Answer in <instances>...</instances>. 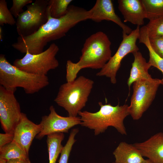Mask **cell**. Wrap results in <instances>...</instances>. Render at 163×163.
<instances>
[{"instance_id": "cell-10", "label": "cell", "mask_w": 163, "mask_h": 163, "mask_svg": "<svg viewBox=\"0 0 163 163\" xmlns=\"http://www.w3.org/2000/svg\"><path fill=\"white\" fill-rule=\"evenodd\" d=\"M14 92L0 86V121L5 133L14 134L22 115Z\"/></svg>"}, {"instance_id": "cell-23", "label": "cell", "mask_w": 163, "mask_h": 163, "mask_svg": "<svg viewBox=\"0 0 163 163\" xmlns=\"http://www.w3.org/2000/svg\"><path fill=\"white\" fill-rule=\"evenodd\" d=\"M145 26L149 39L163 37V17L149 20Z\"/></svg>"}, {"instance_id": "cell-33", "label": "cell", "mask_w": 163, "mask_h": 163, "mask_svg": "<svg viewBox=\"0 0 163 163\" xmlns=\"http://www.w3.org/2000/svg\"><path fill=\"white\" fill-rule=\"evenodd\" d=\"M111 163H116L114 162H113Z\"/></svg>"}, {"instance_id": "cell-3", "label": "cell", "mask_w": 163, "mask_h": 163, "mask_svg": "<svg viewBox=\"0 0 163 163\" xmlns=\"http://www.w3.org/2000/svg\"><path fill=\"white\" fill-rule=\"evenodd\" d=\"M98 104L100 109L96 112L86 110L79 112L81 126L94 130L95 136L104 133L109 126L113 127L121 134L126 135L124 120L129 115V106L126 104L120 106L118 104L113 106L110 104H104L101 102Z\"/></svg>"}, {"instance_id": "cell-15", "label": "cell", "mask_w": 163, "mask_h": 163, "mask_svg": "<svg viewBox=\"0 0 163 163\" xmlns=\"http://www.w3.org/2000/svg\"><path fill=\"white\" fill-rule=\"evenodd\" d=\"M117 2L124 22L139 26L144 25L146 13L142 0H118Z\"/></svg>"}, {"instance_id": "cell-28", "label": "cell", "mask_w": 163, "mask_h": 163, "mask_svg": "<svg viewBox=\"0 0 163 163\" xmlns=\"http://www.w3.org/2000/svg\"><path fill=\"white\" fill-rule=\"evenodd\" d=\"M14 134L5 133H0V149L13 141Z\"/></svg>"}, {"instance_id": "cell-25", "label": "cell", "mask_w": 163, "mask_h": 163, "mask_svg": "<svg viewBox=\"0 0 163 163\" xmlns=\"http://www.w3.org/2000/svg\"><path fill=\"white\" fill-rule=\"evenodd\" d=\"M16 21L8 8L7 2L5 0H0V25L4 24L13 25L16 24Z\"/></svg>"}, {"instance_id": "cell-2", "label": "cell", "mask_w": 163, "mask_h": 163, "mask_svg": "<svg viewBox=\"0 0 163 163\" xmlns=\"http://www.w3.org/2000/svg\"><path fill=\"white\" fill-rule=\"evenodd\" d=\"M111 42L107 36L100 31L90 36L85 40L79 60L74 63L67 61L66 78L67 82L75 80L79 72L86 68L101 69L112 57Z\"/></svg>"}, {"instance_id": "cell-24", "label": "cell", "mask_w": 163, "mask_h": 163, "mask_svg": "<svg viewBox=\"0 0 163 163\" xmlns=\"http://www.w3.org/2000/svg\"><path fill=\"white\" fill-rule=\"evenodd\" d=\"M78 131V128H74L71 130L68 140L60 153L59 163H68L72 146L76 141L75 137Z\"/></svg>"}, {"instance_id": "cell-32", "label": "cell", "mask_w": 163, "mask_h": 163, "mask_svg": "<svg viewBox=\"0 0 163 163\" xmlns=\"http://www.w3.org/2000/svg\"><path fill=\"white\" fill-rule=\"evenodd\" d=\"M0 163H6V161L3 159H0Z\"/></svg>"}, {"instance_id": "cell-20", "label": "cell", "mask_w": 163, "mask_h": 163, "mask_svg": "<svg viewBox=\"0 0 163 163\" xmlns=\"http://www.w3.org/2000/svg\"><path fill=\"white\" fill-rule=\"evenodd\" d=\"M28 158V154L13 141L0 149V159L6 161L12 159Z\"/></svg>"}, {"instance_id": "cell-7", "label": "cell", "mask_w": 163, "mask_h": 163, "mask_svg": "<svg viewBox=\"0 0 163 163\" xmlns=\"http://www.w3.org/2000/svg\"><path fill=\"white\" fill-rule=\"evenodd\" d=\"M160 79H142L133 83V92L128 106L129 115L135 120L140 119L154 100Z\"/></svg>"}, {"instance_id": "cell-31", "label": "cell", "mask_w": 163, "mask_h": 163, "mask_svg": "<svg viewBox=\"0 0 163 163\" xmlns=\"http://www.w3.org/2000/svg\"><path fill=\"white\" fill-rule=\"evenodd\" d=\"M2 39V30L1 26L0 27V40H1Z\"/></svg>"}, {"instance_id": "cell-5", "label": "cell", "mask_w": 163, "mask_h": 163, "mask_svg": "<svg viewBox=\"0 0 163 163\" xmlns=\"http://www.w3.org/2000/svg\"><path fill=\"white\" fill-rule=\"evenodd\" d=\"M94 84L92 80L80 76L62 85L54 101L67 111L68 116L77 117L85 106Z\"/></svg>"}, {"instance_id": "cell-19", "label": "cell", "mask_w": 163, "mask_h": 163, "mask_svg": "<svg viewBox=\"0 0 163 163\" xmlns=\"http://www.w3.org/2000/svg\"><path fill=\"white\" fill-rule=\"evenodd\" d=\"M63 133H56L47 136L46 143L49 153V163H56L63 146L62 142L64 139Z\"/></svg>"}, {"instance_id": "cell-14", "label": "cell", "mask_w": 163, "mask_h": 163, "mask_svg": "<svg viewBox=\"0 0 163 163\" xmlns=\"http://www.w3.org/2000/svg\"><path fill=\"white\" fill-rule=\"evenodd\" d=\"M133 145L143 157L153 163H163V133H158L143 142Z\"/></svg>"}, {"instance_id": "cell-30", "label": "cell", "mask_w": 163, "mask_h": 163, "mask_svg": "<svg viewBox=\"0 0 163 163\" xmlns=\"http://www.w3.org/2000/svg\"><path fill=\"white\" fill-rule=\"evenodd\" d=\"M141 163H153L149 159H145Z\"/></svg>"}, {"instance_id": "cell-1", "label": "cell", "mask_w": 163, "mask_h": 163, "mask_svg": "<svg viewBox=\"0 0 163 163\" xmlns=\"http://www.w3.org/2000/svg\"><path fill=\"white\" fill-rule=\"evenodd\" d=\"M89 11L69 5L66 14L59 18L50 15L47 22L36 32L26 36H19L12 47L22 53L27 51L36 54L43 51L47 43L64 36L69 30L79 22L90 19Z\"/></svg>"}, {"instance_id": "cell-6", "label": "cell", "mask_w": 163, "mask_h": 163, "mask_svg": "<svg viewBox=\"0 0 163 163\" xmlns=\"http://www.w3.org/2000/svg\"><path fill=\"white\" fill-rule=\"evenodd\" d=\"M59 50L58 46L53 43L39 54H33L27 51L23 57L16 59L13 65L29 73L47 75L49 71L56 69L59 66V62L56 57Z\"/></svg>"}, {"instance_id": "cell-21", "label": "cell", "mask_w": 163, "mask_h": 163, "mask_svg": "<svg viewBox=\"0 0 163 163\" xmlns=\"http://www.w3.org/2000/svg\"><path fill=\"white\" fill-rule=\"evenodd\" d=\"M146 18L150 20L163 17V0H142Z\"/></svg>"}, {"instance_id": "cell-8", "label": "cell", "mask_w": 163, "mask_h": 163, "mask_svg": "<svg viewBox=\"0 0 163 163\" xmlns=\"http://www.w3.org/2000/svg\"><path fill=\"white\" fill-rule=\"evenodd\" d=\"M49 0H36L26 6L27 9L16 21V30L20 36L30 35L37 31L48 21Z\"/></svg>"}, {"instance_id": "cell-26", "label": "cell", "mask_w": 163, "mask_h": 163, "mask_svg": "<svg viewBox=\"0 0 163 163\" xmlns=\"http://www.w3.org/2000/svg\"><path fill=\"white\" fill-rule=\"evenodd\" d=\"M33 2L32 0H13L12 5L9 10L13 16L17 18L24 11V7L31 4Z\"/></svg>"}, {"instance_id": "cell-29", "label": "cell", "mask_w": 163, "mask_h": 163, "mask_svg": "<svg viewBox=\"0 0 163 163\" xmlns=\"http://www.w3.org/2000/svg\"><path fill=\"white\" fill-rule=\"evenodd\" d=\"M6 163H31L29 158L25 159H15L9 160Z\"/></svg>"}, {"instance_id": "cell-4", "label": "cell", "mask_w": 163, "mask_h": 163, "mask_svg": "<svg viewBox=\"0 0 163 163\" xmlns=\"http://www.w3.org/2000/svg\"><path fill=\"white\" fill-rule=\"evenodd\" d=\"M47 75L32 74L22 70L10 64L4 54L0 55V84L6 89L14 92L18 87L25 93L37 92L49 84Z\"/></svg>"}, {"instance_id": "cell-16", "label": "cell", "mask_w": 163, "mask_h": 163, "mask_svg": "<svg viewBox=\"0 0 163 163\" xmlns=\"http://www.w3.org/2000/svg\"><path fill=\"white\" fill-rule=\"evenodd\" d=\"M134 60L132 63L129 77L127 84L129 89L131 85L134 82L140 80H149L152 78L148 72L151 67L147 62L142 53L139 51L133 52Z\"/></svg>"}, {"instance_id": "cell-12", "label": "cell", "mask_w": 163, "mask_h": 163, "mask_svg": "<svg viewBox=\"0 0 163 163\" xmlns=\"http://www.w3.org/2000/svg\"><path fill=\"white\" fill-rule=\"evenodd\" d=\"M41 129L40 124H35L28 118L25 113H22L21 119L14 130L13 141L28 154L34 138Z\"/></svg>"}, {"instance_id": "cell-9", "label": "cell", "mask_w": 163, "mask_h": 163, "mask_svg": "<svg viewBox=\"0 0 163 163\" xmlns=\"http://www.w3.org/2000/svg\"><path fill=\"white\" fill-rule=\"evenodd\" d=\"M140 30V26H137L129 34L122 32L123 40L117 51L100 71L96 73L97 76H105L110 78L112 84H116L117 73L120 67L122 59L128 54L139 50L136 42L138 39Z\"/></svg>"}, {"instance_id": "cell-11", "label": "cell", "mask_w": 163, "mask_h": 163, "mask_svg": "<svg viewBox=\"0 0 163 163\" xmlns=\"http://www.w3.org/2000/svg\"><path fill=\"white\" fill-rule=\"evenodd\" d=\"M49 110L50 113L42 118L40 123L41 129L36 137L37 139H40L44 136L53 133H68L72 128L81 124L80 117L61 116L56 113L53 105L50 107Z\"/></svg>"}, {"instance_id": "cell-22", "label": "cell", "mask_w": 163, "mask_h": 163, "mask_svg": "<svg viewBox=\"0 0 163 163\" xmlns=\"http://www.w3.org/2000/svg\"><path fill=\"white\" fill-rule=\"evenodd\" d=\"M72 0H49L47 9L50 16L59 18L66 14Z\"/></svg>"}, {"instance_id": "cell-18", "label": "cell", "mask_w": 163, "mask_h": 163, "mask_svg": "<svg viewBox=\"0 0 163 163\" xmlns=\"http://www.w3.org/2000/svg\"><path fill=\"white\" fill-rule=\"evenodd\" d=\"M139 42L144 44L148 49L149 53L148 62L151 66L155 67L160 70L163 75V58L159 56L152 48L149 41L147 28L145 25L140 28L138 38ZM161 84L163 85V77L160 79Z\"/></svg>"}, {"instance_id": "cell-17", "label": "cell", "mask_w": 163, "mask_h": 163, "mask_svg": "<svg viewBox=\"0 0 163 163\" xmlns=\"http://www.w3.org/2000/svg\"><path fill=\"white\" fill-rule=\"evenodd\" d=\"M116 163H141L145 159L133 144L121 142L113 152Z\"/></svg>"}, {"instance_id": "cell-27", "label": "cell", "mask_w": 163, "mask_h": 163, "mask_svg": "<svg viewBox=\"0 0 163 163\" xmlns=\"http://www.w3.org/2000/svg\"><path fill=\"white\" fill-rule=\"evenodd\" d=\"M149 41L150 45L155 52L163 58V37L149 39Z\"/></svg>"}, {"instance_id": "cell-13", "label": "cell", "mask_w": 163, "mask_h": 163, "mask_svg": "<svg viewBox=\"0 0 163 163\" xmlns=\"http://www.w3.org/2000/svg\"><path fill=\"white\" fill-rule=\"evenodd\" d=\"M90 19L99 22L103 20L112 21L118 25L123 31L127 34L132 31V29L124 24L115 12L111 0H97L93 7L89 10Z\"/></svg>"}]
</instances>
